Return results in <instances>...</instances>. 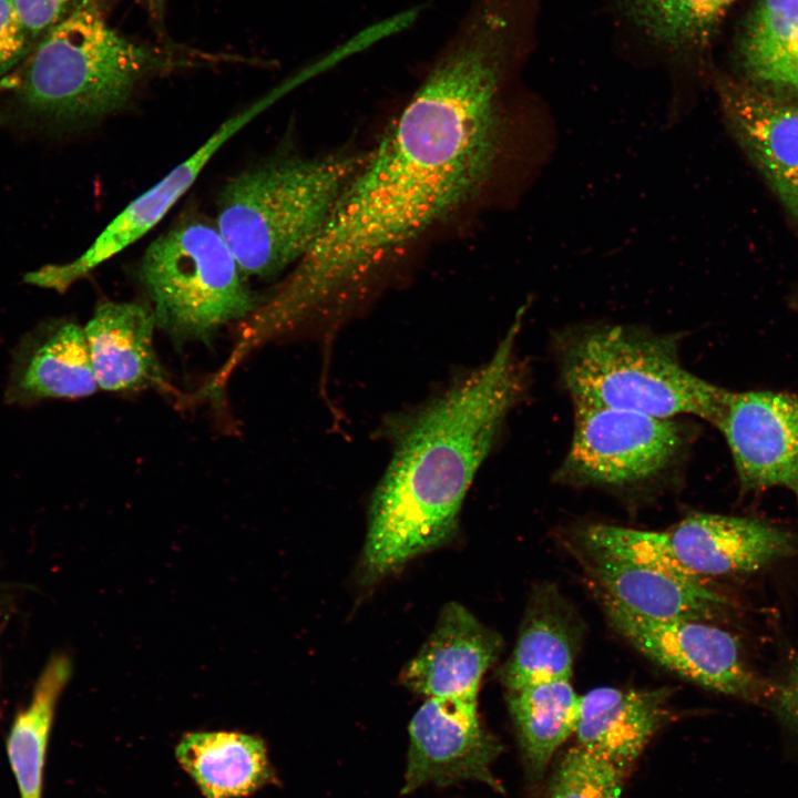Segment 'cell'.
<instances>
[{"label":"cell","instance_id":"22","mask_svg":"<svg viewBox=\"0 0 798 798\" xmlns=\"http://www.w3.org/2000/svg\"><path fill=\"white\" fill-rule=\"evenodd\" d=\"M508 703L525 758L532 770L540 773L574 735L581 696L570 679H554L511 690Z\"/></svg>","mask_w":798,"mask_h":798},{"label":"cell","instance_id":"29","mask_svg":"<svg viewBox=\"0 0 798 798\" xmlns=\"http://www.w3.org/2000/svg\"><path fill=\"white\" fill-rule=\"evenodd\" d=\"M768 702L780 723L798 734V655L780 682L771 685Z\"/></svg>","mask_w":798,"mask_h":798},{"label":"cell","instance_id":"20","mask_svg":"<svg viewBox=\"0 0 798 798\" xmlns=\"http://www.w3.org/2000/svg\"><path fill=\"white\" fill-rule=\"evenodd\" d=\"M577 640L574 616L551 586L534 595L515 647L501 672L509 692L524 686L571 679Z\"/></svg>","mask_w":798,"mask_h":798},{"label":"cell","instance_id":"23","mask_svg":"<svg viewBox=\"0 0 798 798\" xmlns=\"http://www.w3.org/2000/svg\"><path fill=\"white\" fill-rule=\"evenodd\" d=\"M71 675L65 656L52 657L37 681L30 704L21 710L7 741L20 798H42L45 755L59 696Z\"/></svg>","mask_w":798,"mask_h":798},{"label":"cell","instance_id":"30","mask_svg":"<svg viewBox=\"0 0 798 798\" xmlns=\"http://www.w3.org/2000/svg\"><path fill=\"white\" fill-rule=\"evenodd\" d=\"M141 1L154 18H156V19L162 18V14H163V11L165 8V0H141Z\"/></svg>","mask_w":798,"mask_h":798},{"label":"cell","instance_id":"13","mask_svg":"<svg viewBox=\"0 0 798 798\" xmlns=\"http://www.w3.org/2000/svg\"><path fill=\"white\" fill-rule=\"evenodd\" d=\"M678 563L703 577L751 573L798 554V536L753 518L694 513L666 531Z\"/></svg>","mask_w":798,"mask_h":798},{"label":"cell","instance_id":"3","mask_svg":"<svg viewBox=\"0 0 798 798\" xmlns=\"http://www.w3.org/2000/svg\"><path fill=\"white\" fill-rule=\"evenodd\" d=\"M24 59L11 80L18 101L34 117L68 126L116 112L154 75L212 62L123 37L106 22L100 0H74Z\"/></svg>","mask_w":798,"mask_h":798},{"label":"cell","instance_id":"31","mask_svg":"<svg viewBox=\"0 0 798 798\" xmlns=\"http://www.w3.org/2000/svg\"><path fill=\"white\" fill-rule=\"evenodd\" d=\"M796 301H797V304H798V294H797V298H796Z\"/></svg>","mask_w":798,"mask_h":798},{"label":"cell","instance_id":"1","mask_svg":"<svg viewBox=\"0 0 798 798\" xmlns=\"http://www.w3.org/2000/svg\"><path fill=\"white\" fill-rule=\"evenodd\" d=\"M514 22L473 2L397 121L365 155L320 234L264 315L287 330L402 246L479 196L511 156L545 167L555 150L543 108L512 114Z\"/></svg>","mask_w":798,"mask_h":798},{"label":"cell","instance_id":"17","mask_svg":"<svg viewBox=\"0 0 798 798\" xmlns=\"http://www.w3.org/2000/svg\"><path fill=\"white\" fill-rule=\"evenodd\" d=\"M584 550L585 565L602 593L643 616L710 622L727 612V598L703 577H682Z\"/></svg>","mask_w":798,"mask_h":798},{"label":"cell","instance_id":"4","mask_svg":"<svg viewBox=\"0 0 798 798\" xmlns=\"http://www.w3.org/2000/svg\"><path fill=\"white\" fill-rule=\"evenodd\" d=\"M365 155L274 157L233 177L216 227L245 276L269 278L308 252Z\"/></svg>","mask_w":798,"mask_h":798},{"label":"cell","instance_id":"16","mask_svg":"<svg viewBox=\"0 0 798 798\" xmlns=\"http://www.w3.org/2000/svg\"><path fill=\"white\" fill-rule=\"evenodd\" d=\"M155 317L137 303L102 301L84 327L99 388L129 391L165 386L154 345Z\"/></svg>","mask_w":798,"mask_h":798},{"label":"cell","instance_id":"7","mask_svg":"<svg viewBox=\"0 0 798 798\" xmlns=\"http://www.w3.org/2000/svg\"><path fill=\"white\" fill-rule=\"evenodd\" d=\"M574 431L557 478L581 485L623 487L656 477L683 446L674 419L574 405Z\"/></svg>","mask_w":798,"mask_h":798},{"label":"cell","instance_id":"12","mask_svg":"<svg viewBox=\"0 0 798 798\" xmlns=\"http://www.w3.org/2000/svg\"><path fill=\"white\" fill-rule=\"evenodd\" d=\"M716 89L730 134L798 222V103L726 79Z\"/></svg>","mask_w":798,"mask_h":798},{"label":"cell","instance_id":"24","mask_svg":"<svg viewBox=\"0 0 798 798\" xmlns=\"http://www.w3.org/2000/svg\"><path fill=\"white\" fill-rule=\"evenodd\" d=\"M646 35L676 53L705 45L735 0H617Z\"/></svg>","mask_w":798,"mask_h":798},{"label":"cell","instance_id":"15","mask_svg":"<svg viewBox=\"0 0 798 798\" xmlns=\"http://www.w3.org/2000/svg\"><path fill=\"white\" fill-rule=\"evenodd\" d=\"M501 649L497 633L464 606L448 603L434 630L401 673L409 689L427 698H478L481 679Z\"/></svg>","mask_w":798,"mask_h":798},{"label":"cell","instance_id":"10","mask_svg":"<svg viewBox=\"0 0 798 798\" xmlns=\"http://www.w3.org/2000/svg\"><path fill=\"white\" fill-rule=\"evenodd\" d=\"M714 426L743 492L781 488L798 503V392L729 390Z\"/></svg>","mask_w":798,"mask_h":798},{"label":"cell","instance_id":"5","mask_svg":"<svg viewBox=\"0 0 798 798\" xmlns=\"http://www.w3.org/2000/svg\"><path fill=\"white\" fill-rule=\"evenodd\" d=\"M560 369L574 405L664 419L689 415L714 426L729 392L682 365L674 335L623 325L585 328L567 337Z\"/></svg>","mask_w":798,"mask_h":798},{"label":"cell","instance_id":"18","mask_svg":"<svg viewBox=\"0 0 798 798\" xmlns=\"http://www.w3.org/2000/svg\"><path fill=\"white\" fill-rule=\"evenodd\" d=\"M671 689L597 687L581 696L577 745L624 771L669 717Z\"/></svg>","mask_w":798,"mask_h":798},{"label":"cell","instance_id":"6","mask_svg":"<svg viewBox=\"0 0 798 798\" xmlns=\"http://www.w3.org/2000/svg\"><path fill=\"white\" fill-rule=\"evenodd\" d=\"M216 225L194 219L146 248L139 277L156 326L176 341L209 339L223 325L258 307Z\"/></svg>","mask_w":798,"mask_h":798},{"label":"cell","instance_id":"9","mask_svg":"<svg viewBox=\"0 0 798 798\" xmlns=\"http://www.w3.org/2000/svg\"><path fill=\"white\" fill-rule=\"evenodd\" d=\"M289 85L275 89L224 121L187 158L130 202L75 259L25 274L24 282L64 293L72 284L145 236L193 186L218 150L280 98Z\"/></svg>","mask_w":798,"mask_h":798},{"label":"cell","instance_id":"27","mask_svg":"<svg viewBox=\"0 0 798 798\" xmlns=\"http://www.w3.org/2000/svg\"><path fill=\"white\" fill-rule=\"evenodd\" d=\"M32 48L11 0H0V78L24 60Z\"/></svg>","mask_w":798,"mask_h":798},{"label":"cell","instance_id":"26","mask_svg":"<svg viewBox=\"0 0 798 798\" xmlns=\"http://www.w3.org/2000/svg\"><path fill=\"white\" fill-rule=\"evenodd\" d=\"M624 770L579 745L561 760L548 798H620Z\"/></svg>","mask_w":798,"mask_h":798},{"label":"cell","instance_id":"19","mask_svg":"<svg viewBox=\"0 0 798 798\" xmlns=\"http://www.w3.org/2000/svg\"><path fill=\"white\" fill-rule=\"evenodd\" d=\"M175 755L205 798H243L275 784L262 738L238 732H194Z\"/></svg>","mask_w":798,"mask_h":798},{"label":"cell","instance_id":"28","mask_svg":"<svg viewBox=\"0 0 798 798\" xmlns=\"http://www.w3.org/2000/svg\"><path fill=\"white\" fill-rule=\"evenodd\" d=\"M11 2L33 47L72 6V0H11Z\"/></svg>","mask_w":798,"mask_h":798},{"label":"cell","instance_id":"21","mask_svg":"<svg viewBox=\"0 0 798 798\" xmlns=\"http://www.w3.org/2000/svg\"><path fill=\"white\" fill-rule=\"evenodd\" d=\"M748 84L798 103V0H759L738 43Z\"/></svg>","mask_w":798,"mask_h":798},{"label":"cell","instance_id":"25","mask_svg":"<svg viewBox=\"0 0 798 798\" xmlns=\"http://www.w3.org/2000/svg\"><path fill=\"white\" fill-rule=\"evenodd\" d=\"M583 545L635 565L665 571L682 577H699L687 572L678 563L671 549L666 531L596 524L584 531Z\"/></svg>","mask_w":798,"mask_h":798},{"label":"cell","instance_id":"14","mask_svg":"<svg viewBox=\"0 0 798 798\" xmlns=\"http://www.w3.org/2000/svg\"><path fill=\"white\" fill-rule=\"evenodd\" d=\"M99 388L84 328L65 318L40 321L16 346L4 392L8 405L76 399Z\"/></svg>","mask_w":798,"mask_h":798},{"label":"cell","instance_id":"2","mask_svg":"<svg viewBox=\"0 0 798 798\" xmlns=\"http://www.w3.org/2000/svg\"><path fill=\"white\" fill-rule=\"evenodd\" d=\"M523 306L492 357L421 408L398 436L369 509L362 563L386 575L450 539L480 466L522 390Z\"/></svg>","mask_w":798,"mask_h":798},{"label":"cell","instance_id":"8","mask_svg":"<svg viewBox=\"0 0 798 798\" xmlns=\"http://www.w3.org/2000/svg\"><path fill=\"white\" fill-rule=\"evenodd\" d=\"M612 625L642 654L705 688L749 702L768 700L771 684L745 664L730 633L709 622L643 616L602 593Z\"/></svg>","mask_w":798,"mask_h":798},{"label":"cell","instance_id":"11","mask_svg":"<svg viewBox=\"0 0 798 798\" xmlns=\"http://www.w3.org/2000/svg\"><path fill=\"white\" fill-rule=\"evenodd\" d=\"M501 746L481 725L477 699L428 698L409 725L408 764L403 794L423 786L463 780L501 786L492 764Z\"/></svg>","mask_w":798,"mask_h":798}]
</instances>
